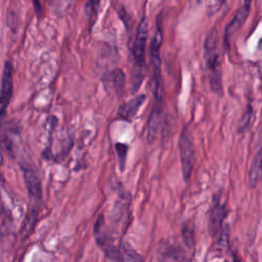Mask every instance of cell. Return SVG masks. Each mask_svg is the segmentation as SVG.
<instances>
[{
	"label": "cell",
	"instance_id": "cell-2",
	"mask_svg": "<svg viewBox=\"0 0 262 262\" xmlns=\"http://www.w3.org/2000/svg\"><path fill=\"white\" fill-rule=\"evenodd\" d=\"M181 172L185 182L190 179L195 164V146L188 127H184L178 140Z\"/></svg>",
	"mask_w": 262,
	"mask_h": 262
},
{
	"label": "cell",
	"instance_id": "cell-18",
	"mask_svg": "<svg viewBox=\"0 0 262 262\" xmlns=\"http://www.w3.org/2000/svg\"><path fill=\"white\" fill-rule=\"evenodd\" d=\"M33 3H34V8H35V11H36V14L38 16H40L42 14V5H41V2L40 0H32Z\"/></svg>",
	"mask_w": 262,
	"mask_h": 262
},
{
	"label": "cell",
	"instance_id": "cell-6",
	"mask_svg": "<svg viewBox=\"0 0 262 262\" xmlns=\"http://www.w3.org/2000/svg\"><path fill=\"white\" fill-rule=\"evenodd\" d=\"M163 43V32L161 27L158 25L157 30L154 34L151 43H150V62L152 67V82L161 80V46Z\"/></svg>",
	"mask_w": 262,
	"mask_h": 262
},
{
	"label": "cell",
	"instance_id": "cell-12",
	"mask_svg": "<svg viewBox=\"0 0 262 262\" xmlns=\"http://www.w3.org/2000/svg\"><path fill=\"white\" fill-rule=\"evenodd\" d=\"M181 236L184 245L189 249L193 250L195 246V237H194V230L193 227L190 225L189 222H185L181 227Z\"/></svg>",
	"mask_w": 262,
	"mask_h": 262
},
{
	"label": "cell",
	"instance_id": "cell-14",
	"mask_svg": "<svg viewBox=\"0 0 262 262\" xmlns=\"http://www.w3.org/2000/svg\"><path fill=\"white\" fill-rule=\"evenodd\" d=\"M162 260H183L184 257L181 254V251L173 246L166 245L162 247L160 254Z\"/></svg>",
	"mask_w": 262,
	"mask_h": 262
},
{
	"label": "cell",
	"instance_id": "cell-5",
	"mask_svg": "<svg viewBox=\"0 0 262 262\" xmlns=\"http://www.w3.org/2000/svg\"><path fill=\"white\" fill-rule=\"evenodd\" d=\"M13 93V67L10 61H6L2 72L0 85V106L5 110L11 100Z\"/></svg>",
	"mask_w": 262,
	"mask_h": 262
},
{
	"label": "cell",
	"instance_id": "cell-7",
	"mask_svg": "<svg viewBox=\"0 0 262 262\" xmlns=\"http://www.w3.org/2000/svg\"><path fill=\"white\" fill-rule=\"evenodd\" d=\"M251 3H252V0H244L243 6L236 11L233 18L226 26L225 31H224V38H223L226 46H228L231 37L235 34V32L244 25V23L248 18L249 13H250Z\"/></svg>",
	"mask_w": 262,
	"mask_h": 262
},
{
	"label": "cell",
	"instance_id": "cell-16",
	"mask_svg": "<svg viewBox=\"0 0 262 262\" xmlns=\"http://www.w3.org/2000/svg\"><path fill=\"white\" fill-rule=\"evenodd\" d=\"M101 0H89L87 3V8L89 11V15L91 19H95L96 15H97V10L99 7Z\"/></svg>",
	"mask_w": 262,
	"mask_h": 262
},
{
	"label": "cell",
	"instance_id": "cell-13",
	"mask_svg": "<svg viewBox=\"0 0 262 262\" xmlns=\"http://www.w3.org/2000/svg\"><path fill=\"white\" fill-rule=\"evenodd\" d=\"M125 80H126L125 73L120 68H116L111 72L110 81L112 82V85L115 88L116 92H121L123 90L125 85Z\"/></svg>",
	"mask_w": 262,
	"mask_h": 262
},
{
	"label": "cell",
	"instance_id": "cell-1",
	"mask_svg": "<svg viewBox=\"0 0 262 262\" xmlns=\"http://www.w3.org/2000/svg\"><path fill=\"white\" fill-rule=\"evenodd\" d=\"M204 56L209 73V81L212 91L217 94L222 93L221 72L219 63L218 49V32L213 28L207 35L204 42Z\"/></svg>",
	"mask_w": 262,
	"mask_h": 262
},
{
	"label": "cell",
	"instance_id": "cell-10",
	"mask_svg": "<svg viewBox=\"0 0 262 262\" xmlns=\"http://www.w3.org/2000/svg\"><path fill=\"white\" fill-rule=\"evenodd\" d=\"M162 112H163V100H155V103L149 116L148 125H147V137L149 140L155 138L160 128Z\"/></svg>",
	"mask_w": 262,
	"mask_h": 262
},
{
	"label": "cell",
	"instance_id": "cell-15",
	"mask_svg": "<svg viewBox=\"0 0 262 262\" xmlns=\"http://www.w3.org/2000/svg\"><path fill=\"white\" fill-rule=\"evenodd\" d=\"M117 155H118V160H119V166L121 171L124 170L125 168V163H126V158H127V152H128V145L124 143H116L115 145Z\"/></svg>",
	"mask_w": 262,
	"mask_h": 262
},
{
	"label": "cell",
	"instance_id": "cell-11",
	"mask_svg": "<svg viewBox=\"0 0 262 262\" xmlns=\"http://www.w3.org/2000/svg\"><path fill=\"white\" fill-rule=\"evenodd\" d=\"M262 180V145L253 158L249 171V182L251 186H256Z\"/></svg>",
	"mask_w": 262,
	"mask_h": 262
},
{
	"label": "cell",
	"instance_id": "cell-19",
	"mask_svg": "<svg viewBox=\"0 0 262 262\" xmlns=\"http://www.w3.org/2000/svg\"><path fill=\"white\" fill-rule=\"evenodd\" d=\"M259 47L262 48V38H261V40H260V42H259Z\"/></svg>",
	"mask_w": 262,
	"mask_h": 262
},
{
	"label": "cell",
	"instance_id": "cell-8",
	"mask_svg": "<svg viewBox=\"0 0 262 262\" xmlns=\"http://www.w3.org/2000/svg\"><path fill=\"white\" fill-rule=\"evenodd\" d=\"M227 216V210L225 205L221 203H216L209 215V231L213 238H216L217 235H221L222 233V224Z\"/></svg>",
	"mask_w": 262,
	"mask_h": 262
},
{
	"label": "cell",
	"instance_id": "cell-17",
	"mask_svg": "<svg viewBox=\"0 0 262 262\" xmlns=\"http://www.w3.org/2000/svg\"><path fill=\"white\" fill-rule=\"evenodd\" d=\"M117 12H118V15H119V17L121 18V20L125 24V26H126L127 28H129V24H130V20H131V19H130L129 14L127 13L125 7H124V6H121V7L117 10Z\"/></svg>",
	"mask_w": 262,
	"mask_h": 262
},
{
	"label": "cell",
	"instance_id": "cell-3",
	"mask_svg": "<svg viewBox=\"0 0 262 262\" xmlns=\"http://www.w3.org/2000/svg\"><path fill=\"white\" fill-rule=\"evenodd\" d=\"M148 38V19L146 16H143L139 21L134 41L132 44V57L134 66L137 68H142L145 61V49Z\"/></svg>",
	"mask_w": 262,
	"mask_h": 262
},
{
	"label": "cell",
	"instance_id": "cell-4",
	"mask_svg": "<svg viewBox=\"0 0 262 262\" xmlns=\"http://www.w3.org/2000/svg\"><path fill=\"white\" fill-rule=\"evenodd\" d=\"M19 168L23 173V178L29 198L36 203L40 202L43 196V190L37 170L29 163H21Z\"/></svg>",
	"mask_w": 262,
	"mask_h": 262
},
{
	"label": "cell",
	"instance_id": "cell-9",
	"mask_svg": "<svg viewBox=\"0 0 262 262\" xmlns=\"http://www.w3.org/2000/svg\"><path fill=\"white\" fill-rule=\"evenodd\" d=\"M145 99H146V96L144 94H140L124 102L118 110V117L120 119L130 121L132 118L136 116L137 112L140 110Z\"/></svg>",
	"mask_w": 262,
	"mask_h": 262
}]
</instances>
